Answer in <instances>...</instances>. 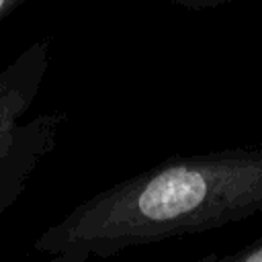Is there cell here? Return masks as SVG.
Wrapping results in <instances>:
<instances>
[{
  "label": "cell",
  "instance_id": "2",
  "mask_svg": "<svg viewBox=\"0 0 262 262\" xmlns=\"http://www.w3.org/2000/svg\"><path fill=\"white\" fill-rule=\"evenodd\" d=\"M47 70L45 41H37L0 72V215L23 194L33 172L55 149L61 115L29 117Z\"/></svg>",
  "mask_w": 262,
  "mask_h": 262
},
{
  "label": "cell",
  "instance_id": "3",
  "mask_svg": "<svg viewBox=\"0 0 262 262\" xmlns=\"http://www.w3.org/2000/svg\"><path fill=\"white\" fill-rule=\"evenodd\" d=\"M229 260H235V262H262V239L252 244L248 250L229 256Z\"/></svg>",
  "mask_w": 262,
  "mask_h": 262
},
{
  "label": "cell",
  "instance_id": "1",
  "mask_svg": "<svg viewBox=\"0 0 262 262\" xmlns=\"http://www.w3.org/2000/svg\"><path fill=\"white\" fill-rule=\"evenodd\" d=\"M262 211V147L162 162L92 194L33 244L59 262L217 229Z\"/></svg>",
  "mask_w": 262,
  "mask_h": 262
},
{
  "label": "cell",
  "instance_id": "4",
  "mask_svg": "<svg viewBox=\"0 0 262 262\" xmlns=\"http://www.w3.org/2000/svg\"><path fill=\"white\" fill-rule=\"evenodd\" d=\"M16 2H20V0H0V18H2L4 14H8V10H10Z\"/></svg>",
  "mask_w": 262,
  "mask_h": 262
},
{
  "label": "cell",
  "instance_id": "5",
  "mask_svg": "<svg viewBox=\"0 0 262 262\" xmlns=\"http://www.w3.org/2000/svg\"><path fill=\"white\" fill-rule=\"evenodd\" d=\"M182 2H186V4H192V2H199V4H207V2H211V0H182ZM215 2H223V0H215Z\"/></svg>",
  "mask_w": 262,
  "mask_h": 262
}]
</instances>
